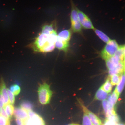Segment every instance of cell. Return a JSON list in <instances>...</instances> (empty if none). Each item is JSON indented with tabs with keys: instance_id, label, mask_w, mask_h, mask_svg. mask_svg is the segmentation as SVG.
<instances>
[{
	"instance_id": "ffe728a7",
	"label": "cell",
	"mask_w": 125,
	"mask_h": 125,
	"mask_svg": "<svg viewBox=\"0 0 125 125\" xmlns=\"http://www.w3.org/2000/svg\"><path fill=\"white\" fill-rule=\"evenodd\" d=\"M95 33L98 37L103 41L107 43L110 41V40L108 37L104 34V33L98 29H94Z\"/></svg>"
},
{
	"instance_id": "ac0fdd59",
	"label": "cell",
	"mask_w": 125,
	"mask_h": 125,
	"mask_svg": "<svg viewBox=\"0 0 125 125\" xmlns=\"http://www.w3.org/2000/svg\"><path fill=\"white\" fill-rule=\"evenodd\" d=\"M125 73L122 74L121 76L120 82L118 84L116 88L115 89L117 92L120 94L122 91L125 85Z\"/></svg>"
},
{
	"instance_id": "6da1fadb",
	"label": "cell",
	"mask_w": 125,
	"mask_h": 125,
	"mask_svg": "<svg viewBox=\"0 0 125 125\" xmlns=\"http://www.w3.org/2000/svg\"><path fill=\"white\" fill-rule=\"evenodd\" d=\"M55 30L52 32L42 31L33 45L34 50L42 52H49L53 50L57 37Z\"/></svg>"
},
{
	"instance_id": "8992f818",
	"label": "cell",
	"mask_w": 125,
	"mask_h": 125,
	"mask_svg": "<svg viewBox=\"0 0 125 125\" xmlns=\"http://www.w3.org/2000/svg\"><path fill=\"white\" fill-rule=\"evenodd\" d=\"M80 22L82 27L86 29H94L91 21L87 16L77 9Z\"/></svg>"
},
{
	"instance_id": "4fadbf2b",
	"label": "cell",
	"mask_w": 125,
	"mask_h": 125,
	"mask_svg": "<svg viewBox=\"0 0 125 125\" xmlns=\"http://www.w3.org/2000/svg\"><path fill=\"white\" fill-rule=\"evenodd\" d=\"M69 46L68 42L63 41L57 38L55 43V47L60 50L66 51Z\"/></svg>"
},
{
	"instance_id": "1f68e13d",
	"label": "cell",
	"mask_w": 125,
	"mask_h": 125,
	"mask_svg": "<svg viewBox=\"0 0 125 125\" xmlns=\"http://www.w3.org/2000/svg\"><path fill=\"white\" fill-rule=\"evenodd\" d=\"M16 121L17 125H24V121L20 119L16 118Z\"/></svg>"
},
{
	"instance_id": "2e32d148",
	"label": "cell",
	"mask_w": 125,
	"mask_h": 125,
	"mask_svg": "<svg viewBox=\"0 0 125 125\" xmlns=\"http://www.w3.org/2000/svg\"><path fill=\"white\" fill-rule=\"evenodd\" d=\"M115 89L112 94L109 95L108 98V101L111 105L113 106L116 104L119 95Z\"/></svg>"
},
{
	"instance_id": "9a60e30c",
	"label": "cell",
	"mask_w": 125,
	"mask_h": 125,
	"mask_svg": "<svg viewBox=\"0 0 125 125\" xmlns=\"http://www.w3.org/2000/svg\"><path fill=\"white\" fill-rule=\"evenodd\" d=\"M125 46H119L118 50L114 56L120 61H125Z\"/></svg>"
},
{
	"instance_id": "30bf717a",
	"label": "cell",
	"mask_w": 125,
	"mask_h": 125,
	"mask_svg": "<svg viewBox=\"0 0 125 125\" xmlns=\"http://www.w3.org/2000/svg\"><path fill=\"white\" fill-rule=\"evenodd\" d=\"M125 61H121L117 66L113 69L109 70V75L112 76L114 75H119L125 73Z\"/></svg>"
},
{
	"instance_id": "603a6c76",
	"label": "cell",
	"mask_w": 125,
	"mask_h": 125,
	"mask_svg": "<svg viewBox=\"0 0 125 125\" xmlns=\"http://www.w3.org/2000/svg\"><path fill=\"white\" fill-rule=\"evenodd\" d=\"M111 83L112 85H118L119 83L121 76L119 75L116 74L110 76Z\"/></svg>"
},
{
	"instance_id": "484cf974",
	"label": "cell",
	"mask_w": 125,
	"mask_h": 125,
	"mask_svg": "<svg viewBox=\"0 0 125 125\" xmlns=\"http://www.w3.org/2000/svg\"><path fill=\"white\" fill-rule=\"evenodd\" d=\"M7 89L9 103L11 104H14L15 101V95L10 90L8 89Z\"/></svg>"
},
{
	"instance_id": "cb8c5ba5",
	"label": "cell",
	"mask_w": 125,
	"mask_h": 125,
	"mask_svg": "<svg viewBox=\"0 0 125 125\" xmlns=\"http://www.w3.org/2000/svg\"><path fill=\"white\" fill-rule=\"evenodd\" d=\"M10 90L13 93L15 96H17L20 93V88L18 85L14 84L11 86Z\"/></svg>"
},
{
	"instance_id": "7402d4cb",
	"label": "cell",
	"mask_w": 125,
	"mask_h": 125,
	"mask_svg": "<svg viewBox=\"0 0 125 125\" xmlns=\"http://www.w3.org/2000/svg\"><path fill=\"white\" fill-rule=\"evenodd\" d=\"M101 88L107 93H110L112 88V85L109 79L107 80Z\"/></svg>"
},
{
	"instance_id": "5bb4252c",
	"label": "cell",
	"mask_w": 125,
	"mask_h": 125,
	"mask_svg": "<svg viewBox=\"0 0 125 125\" xmlns=\"http://www.w3.org/2000/svg\"><path fill=\"white\" fill-rule=\"evenodd\" d=\"M71 35V32L69 30H64L60 32L57 35L58 38L63 41L68 42Z\"/></svg>"
},
{
	"instance_id": "44dd1931",
	"label": "cell",
	"mask_w": 125,
	"mask_h": 125,
	"mask_svg": "<svg viewBox=\"0 0 125 125\" xmlns=\"http://www.w3.org/2000/svg\"><path fill=\"white\" fill-rule=\"evenodd\" d=\"M20 105L21 106L20 107L22 108L27 112L29 111L32 110L33 107V106L32 104L28 101H23L21 103Z\"/></svg>"
},
{
	"instance_id": "5b68a950",
	"label": "cell",
	"mask_w": 125,
	"mask_h": 125,
	"mask_svg": "<svg viewBox=\"0 0 125 125\" xmlns=\"http://www.w3.org/2000/svg\"><path fill=\"white\" fill-rule=\"evenodd\" d=\"M29 118L24 121L26 125H46L42 117L36 113L30 110L28 112Z\"/></svg>"
},
{
	"instance_id": "83f0119b",
	"label": "cell",
	"mask_w": 125,
	"mask_h": 125,
	"mask_svg": "<svg viewBox=\"0 0 125 125\" xmlns=\"http://www.w3.org/2000/svg\"><path fill=\"white\" fill-rule=\"evenodd\" d=\"M9 120L0 115V125H10Z\"/></svg>"
},
{
	"instance_id": "f1b7e54d",
	"label": "cell",
	"mask_w": 125,
	"mask_h": 125,
	"mask_svg": "<svg viewBox=\"0 0 125 125\" xmlns=\"http://www.w3.org/2000/svg\"><path fill=\"white\" fill-rule=\"evenodd\" d=\"M4 106V99L0 91V108H3Z\"/></svg>"
},
{
	"instance_id": "52a82bcc",
	"label": "cell",
	"mask_w": 125,
	"mask_h": 125,
	"mask_svg": "<svg viewBox=\"0 0 125 125\" xmlns=\"http://www.w3.org/2000/svg\"><path fill=\"white\" fill-rule=\"evenodd\" d=\"M13 114L16 118H18L23 121L28 119L29 115L28 112L21 107L14 109Z\"/></svg>"
},
{
	"instance_id": "ba28073f",
	"label": "cell",
	"mask_w": 125,
	"mask_h": 125,
	"mask_svg": "<svg viewBox=\"0 0 125 125\" xmlns=\"http://www.w3.org/2000/svg\"><path fill=\"white\" fill-rule=\"evenodd\" d=\"M81 104L84 112L87 114L93 125H101V122L100 119L94 114L87 109L82 104Z\"/></svg>"
},
{
	"instance_id": "4316f807",
	"label": "cell",
	"mask_w": 125,
	"mask_h": 125,
	"mask_svg": "<svg viewBox=\"0 0 125 125\" xmlns=\"http://www.w3.org/2000/svg\"><path fill=\"white\" fill-rule=\"evenodd\" d=\"M107 119L111 121L115 122L118 123L119 121V117L116 114L110 115L107 117Z\"/></svg>"
},
{
	"instance_id": "4dcf8cb0",
	"label": "cell",
	"mask_w": 125,
	"mask_h": 125,
	"mask_svg": "<svg viewBox=\"0 0 125 125\" xmlns=\"http://www.w3.org/2000/svg\"><path fill=\"white\" fill-rule=\"evenodd\" d=\"M117 123L115 122L109 121L107 119L106 120L104 125H116Z\"/></svg>"
},
{
	"instance_id": "7a4b0ae2",
	"label": "cell",
	"mask_w": 125,
	"mask_h": 125,
	"mask_svg": "<svg viewBox=\"0 0 125 125\" xmlns=\"http://www.w3.org/2000/svg\"><path fill=\"white\" fill-rule=\"evenodd\" d=\"M38 92L39 101L41 104L43 105L49 104L53 93L50 89V86L46 83L41 84Z\"/></svg>"
},
{
	"instance_id": "d6a6232c",
	"label": "cell",
	"mask_w": 125,
	"mask_h": 125,
	"mask_svg": "<svg viewBox=\"0 0 125 125\" xmlns=\"http://www.w3.org/2000/svg\"><path fill=\"white\" fill-rule=\"evenodd\" d=\"M70 125H80L79 124H70Z\"/></svg>"
},
{
	"instance_id": "836d02e7",
	"label": "cell",
	"mask_w": 125,
	"mask_h": 125,
	"mask_svg": "<svg viewBox=\"0 0 125 125\" xmlns=\"http://www.w3.org/2000/svg\"><path fill=\"white\" fill-rule=\"evenodd\" d=\"M116 125H124L122 124H118V123L116 124Z\"/></svg>"
},
{
	"instance_id": "277c9868",
	"label": "cell",
	"mask_w": 125,
	"mask_h": 125,
	"mask_svg": "<svg viewBox=\"0 0 125 125\" xmlns=\"http://www.w3.org/2000/svg\"><path fill=\"white\" fill-rule=\"evenodd\" d=\"M77 9L74 5L72 4L70 19L72 30L73 32H81L82 27L80 22Z\"/></svg>"
},
{
	"instance_id": "e575fe53",
	"label": "cell",
	"mask_w": 125,
	"mask_h": 125,
	"mask_svg": "<svg viewBox=\"0 0 125 125\" xmlns=\"http://www.w3.org/2000/svg\"></svg>"
},
{
	"instance_id": "d4e9b609",
	"label": "cell",
	"mask_w": 125,
	"mask_h": 125,
	"mask_svg": "<svg viewBox=\"0 0 125 125\" xmlns=\"http://www.w3.org/2000/svg\"><path fill=\"white\" fill-rule=\"evenodd\" d=\"M83 120V125H93L87 114L84 112Z\"/></svg>"
},
{
	"instance_id": "3957f363",
	"label": "cell",
	"mask_w": 125,
	"mask_h": 125,
	"mask_svg": "<svg viewBox=\"0 0 125 125\" xmlns=\"http://www.w3.org/2000/svg\"><path fill=\"white\" fill-rule=\"evenodd\" d=\"M119 46L115 40H110L102 51L101 56L102 58L107 60L114 55Z\"/></svg>"
},
{
	"instance_id": "7c38bea8",
	"label": "cell",
	"mask_w": 125,
	"mask_h": 125,
	"mask_svg": "<svg viewBox=\"0 0 125 125\" xmlns=\"http://www.w3.org/2000/svg\"><path fill=\"white\" fill-rule=\"evenodd\" d=\"M106 60V65L109 70L115 68L120 62L114 56L109 58Z\"/></svg>"
},
{
	"instance_id": "9c48e42d",
	"label": "cell",
	"mask_w": 125,
	"mask_h": 125,
	"mask_svg": "<svg viewBox=\"0 0 125 125\" xmlns=\"http://www.w3.org/2000/svg\"><path fill=\"white\" fill-rule=\"evenodd\" d=\"M102 106L107 118L111 115L116 114L114 110V106L111 105L107 100L103 101Z\"/></svg>"
},
{
	"instance_id": "d6986e66",
	"label": "cell",
	"mask_w": 125,
	"mask_h": 125,
	"mask_svg": "<svg viewBox=\"0 0 125 125\" xmlns=\"http://www.w3.org/2000/svg\"><path fill=\"white\" fill-rule=\"evenodd\" d=\"M3 108L9 119L11 118L13 114L14 110V107L12 104L9 103L4 105Z\"/></svg>"
},
{
	"instance_id": "e0dca14e",
	"label": "cell",
	"mask_w": 125,
	"mask_h": 125,
	"mask_svg": "<svg viewBox=\"0 0 125 125\" xmlns=\"http://www.w3.org/2000/svg\"><path fill=\"white\" fill-rule=\"evenodd\" d=\"M107 96L108 93L100 88L96 92L95 98L99 100L104 101L106 100Z\"/></svg>"
},
{
	"instance_id": "8fae6325",
	"label": "cell",
	"mask_w": 125,
	"mask_h": 125,
	"mask_svg": "<svg viewBox=\"0 0 125 125\" xmlns=\"http://www.w3.org/2000/svg\"><path fill=\"white\" fill-rule=\"evenodd\" d=\"M0 84V91L4 98V105L10 103H9L8 95L7 91V89L6 88L5 84L3 79H1Z\"/></svg>"
},
{
	"instance_id": "f546056e",
	"label": "cell",
	"mask_w": 125,
	"mask_h": 125,
	"mask_svg": "<svg viewBox=\"0 0 125 125\" xmlns=\"http://www.w3.org/2000/svg\"><path fill=\"white\" fill-rule=\"evenodd\" d=\"M0 115H2L8 119H10L8 116L7 114H6L4 108H0Z\"/></svg>"
}]
</instances>
